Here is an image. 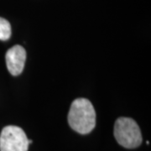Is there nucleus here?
Segmentation results:
<instances>
[{
    "instance_id": "1",
    "label": "nucleus",
    "mask_w": 151,
    "mask_h": 151,
    "mask_svg": "<svg viewBox=\"0 0 151 151\" xmlns=\"http://www.w3.org/2000/svg\"><path fill=\"white\" fill-rule=\"evenodd\" d=\"M67 118L70 128L81 134L91 133L96 126L95 109L86 98H77L72 102Z\"/></svg>"
},
{
    "instance_id": "2",
    "label": "nucleus",
    "mask_w": 151,
    "mask_h": 151,
    "mask_svg": "<svg viewBox=\"0 0 151 151\" xmlns=\"http://www.w3.org/2000/svg\"><path fill=\"white\" fill-rule=\"evenodd\" d=\"M114 137L119 145L127 149H134L142 143V134L139 125L134 119L121 117L114 124Z\"/></svg>"
},
{
    "instance_id": "4",
    "label": "nucleus",
    "mask_w": 151,
    "mask_h": 151,
    "mask_svg": "<svg viewBox=\"0 0 151 151\" xmlns=\"http://www.w3.org/2000/svg\"><path fill=\"white\" fill-rule=\"evenodd\" d=\"M5 59L7 68L11 75H20L25 64L26 51L23 46L16 45L7 51Z\"/></svg>"
},
{
    "instance_id": "3",
    "label": "nucleus",
    "mask_w": 151,
    "mask_h": 151,
    "mask_svg": "<svg viewBox=\"0 0 151 151\" xmlns=\"http://www.w3.org/2000/svg\"><path fill=\"white\" fill-rule=\"evenodd\" d=\"M29 145L24 131L18 126H6L1 132L0 151H28Z\"/></svg>"
},
{
    "instance_id": "5",
    "label": "nucleus",
    "mask_w": 151,
    "mask_h": 151,
    "mask_svg": "<svg viewBox=\"0 0 151 151\" xmlns=\"http://www.w3.org/2000/svg\"><path fill=\"white\" fill-rule=\"evenodd\" d=\"M11 36V25L7 19L0 17V40H7Z\"/></svg>"
}]
</instances>
